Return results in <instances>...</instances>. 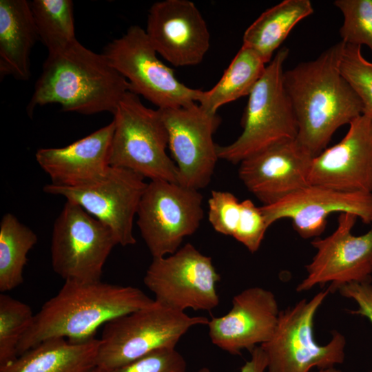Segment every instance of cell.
<instances>
[{
  "instance_id": "obj_16",
  "label": "cell",
  "mask_w": 372,
  "mask_h": 372,
  "mask_svg": "<svg viewBox=\"0 0 372 372\" xmlns=\"http://www.w3.org/2000/svg\"><path fill=\"white\" fill-rule=\"evenodd\" d=\"M313 158L296 138L284 140L242 161L238 176L249 192L269 205L309 185Z\"/></svg>"
},
{
  "instance_id": "obj_14",
  "label": "cell",
  "mask_w": 372,
  "mask_h": 372,
  "mask_svg": "<svg viewBox=\"0 0 372 372\" xmlns=\"http://www.w3.org/2000/svg\"><path fill=\"white\" fill-rule=\"evenodd\" d=\"M357 218L355 214L340 213L336 229L329 236L311 242L317 251L306 266L307 276L298 285L297 291L327 282H331L329 291L351 282H371L372 229L360 236L353 235Z\"/></svg>"
},
{
  "instance_id": "obj_5",
  "label": "cell",
  "mask_w": 372,
  "mask_h": 372,
  "mask_svg": "<svg viewBox=\"0 0 372 372\" xmlns=\"http://www.w3.org/2000/svg\"><path fill=\"white\" fill-rule=\"evenodd\" d=\"M204 316L151 306L117 317L104 324L96 368L115 369L162 349H174L193 327L208 324Z\"/></svg>"
},
{
  "instance_id": "obj_4",
  "label": "cell",
  "mask_w": 372,
  "mask_h": 372,
  "mask_svg": "<svg viewBox=\"0 0 372 372\" xmlns=\"http://www.w3.org/2000/svg\"><path fill=\"white\" fill-rule=\"evenodd\" d=\"M289 49L278 50L249 94L238 138L227 145H217L219 159L232 164L280 141L296 138L298 123L283 81V65Z\"/></svg>"
},
{
  "instance_id": "obj_36",
  "label": "cell",
  "mask_w": 372,
  "mask_h": 372,
  "mask_svg": "<svg viewBox=\"0 0 372 372\" xmlns=\"http://www.w3.org/2000/svg\"><path fill=\"white\" fill-rule=\"evenodd\" d=\"M195 372H210V370L207 367H202Z\"/></svg>"
},
{
  "instance_id": "obj_20",
  "label": "cell",
  "mask_w": 372,
  "mask_h": 372,
  "mask_svg": "<svg viewBox=\"0 0 372 372\" xmlns=\"http://www.w3.org/2000/svg\"><path fill=\"white\" fill-rule=\"evenodd\" d=\"M114 130L112 121L67 146L38 149L36 160L53 185L76 187L90 183L103 177L110 167Z\"/></svg>"
},
{
  "instance_id": "obj_3",
  "label": "cell",
  "mask_w": 372,
  "mask_h": 372,
  "mask_svg": "<svg viewBox=\"0 0 372 372\" xmlns=\"http://www.w3.org/2000/svg\"><path fill=\"white\" fill-rule=\"evenodd\" d=\"M129 91L128 81L103 53L93 52L76 39L59 51L48 53L27 113L31 117L37 107L57 103L65 112L114 114Z\"/></svg>"
},
{
  "instance_id": "obj_23",
  "label": "cell",
  "mask_w": 372,
  "mask_h": 372,
  "mask_svg": "<svg viewBox=\"0 0 372 372\" xmlns=\"http://www.w3.org/2000/svg\"><path fill=\"white\" fill-rule=\"evenodd\" d=\"M313 12L309 0H284L266 10L247 28L242 45L269 63L294 26Z\"/></svg>"
},
{
  "instance_id": "obj_34",
  "label": "cell",
  "mask_w": 372,
  "mask_h": 372,
  "mask_svg": "<svg viewBox=\"0 0 372 372\" xmlns=\"http://www.w3.org/2000/svg\"><path fill=\"white\" fill-rule=\"evenodd\" d=\"M267 356L260 346L251 351V358L240 368V372H267Z\"/></svg>"
},
{
  "instance_id": "obj_22",
  "label": "cell",
  "mask_w": 372,
  "mask_h": 372,
  "mask_svg": "<svg viewBox=\"0 0 372 372\" xmlns=\"http://www.w3.org/2000/svg\"><path fill=\"white\" fill-rule=\"evenodd\" d=\"M99 344L95 338L81 342L48 339L0 366V372H91Z\"/></svg>"
},
{
  "instance_id": "obj_8",
  "label": "cell",
  "mask_w": 372,
  "mask_h": 372,
  "mask_svg": "<svg viewBox=\"0 0 372 372\" xmlns=\"http://www.w3.org/2000/svg\"><path fill=\"white\" fill-rule=\"evenodd\" d=\"M103 54L130 83L131 92L141 95L158 109L197 103L202 90L182 83L173 70L158 58L145 30L131 25L121 37L110 42Z\"/></svg>"
},
{
  "instance_id": "obj_25",
  "label": "cell",
  "mask_w": 372,
  "mask_h": 372,
  "mask_svg": "<svg viewBox=\"0 0 372 372\" xmlns=\"http://www.w3.org/2000/svg\"><path fill=\"white\" fill-rule=\"evenodd\" d=\"M37 236L10 213L0 222V291L5 293L22 284L28 254L37 244Z\"/></svg>"
},
{
  "instance_id": "obj_13",
  "label": "cell",
  "mask_w": 372,
  "mask_h": 372,
  "mask_svg": "<svg viewBox=\"0 0 372 372\" xmlns=\"http://www.w3.org/2000/svg\"><path fill=\"white\" fill-rule=\"evenodd\" d=\"M158 110L167 132L168 148L177 167L178 183L197 190L206 187L219 159L213 135L220 118L198 103Z\"/></svg>"
},
{
  "instance_id": "obj_15",
  "label": "cell",
  "mask_w": 372,
  "mask_h": 372,
  "mask_svg": "<svg viewBox=\"0 0 372 372\" xmlns=\"http://www.w3.org/2000/svg\"><path fill=\"white\" fill-rule=\"evenodd\" d=\"M145 30L157 54L176 67L200 63L210 46L207 23L189 0L154 3Z\"/></svg>"
},
{
  "instance_id": "obj_29",
  "label": "cell",
  "mask_w": 372,
  "mask_h": 372,
  "mask_svg": "<svg viewBox=\"0 0 372 372\" xmlns=\"http://www.w3.org/2000/svg\"><path fill=\"white\" fill-rule=\"evenodd\" d=\"M333 3L344 17L340 29L342 41L365 45L372 51V0H336Z\"/></svg>"
},
{
  "instance_id": "obj_35",
  "label": "cell",
  "mask_w": 372,
  "mask_h": 372,
  "mask_svg": "<svg viewBox=\"0 0 372 372\" xmlns=\"http://www.w3.org/2000/svg\"><path fill=\"white\" fill-rule=\"evenodd\" d=\"M310 372H341L339 369L334 367H330L327 369H317L316 371H311Z\"/></svg>"
},
{
  "instance_id": "obj_30",
  "label": "cell",
  "mask_w": 372,
  "mask_h": 372,
  "mask_svg": "<svg viewBox=\"0 0 372 372\" xmlns=\"http://www.w3.org/2000/svg\"><path fill=\"white\" fill-rule=\"evenodd\" d=\"M208 220L214 229L234 236L240 216V202L229 192L214 190L208 200Z\"/></svg>"
},
{
  "instance_id": "obj_21",
  "label": "cell",
  "mask_w": 372,
  "mask_h": 372,
  "mask_svg": "<svg viewBox=\"0 0 372 372\" xmlns=\"http://www.w3.org/2000/svg\"><path fill=\"white\" fill-rule=\"evenodd\" d=\"M39 40L30 3L0 1V75L28 81L31 76L30 53Z\"/></svg>"
},
{
  "instance_id": "obj_24",
  "label": "cell",
  "mask_w": 372,
  "mask_h": 372,
  "mask_svg": "<svg viewBox=\"0 0 372 372\" xmlns=\"http://www.w3.org/2000/svg\"><path fill=\"white\" fill-rule=\"evenodd\" d=\"M266 64L256 52L242 45L220 79L209 90H202L197 103L207 112L216 114L222 105L249 96Z\"/></svg>"
},
{
  "instance_id": "obj_7",
  "label": "cell",
  "mask_w": 372,
  "mask_h": 372,
  "mask_svg": "<svg viewBox=\"0 0 372 372\" xmlns=\"http://www.w3.org/2000/svg\"><path fill=\"white\" fill-rule=\"evenodd\" d=\"M318 292L311 299L301 300L280 311L271 338L262 344L267 360V372H310L334 367L344 362L346 340L334 331L326 344L316 342L313 335L316 313L329 293Z\"/></svg>"
},
{
  "instance_id": "obj_31",
  "label": "cell",
  "mask_w": 372,
  "mask_h": 372,
  "mask_svg": "<svg viewBox=\"0 0 372 372\" xmlns=\"http://www.w3.org/2000/svg\"><path fill=\"white\" fill-rule=\"evenodd\" d=\"M184 357L174 349H162L123 366L108 370L94 368L91 372H186Z\"/></svg>"
},
{
  "instance_id": "obj_37",
  "label": "cell",
  "mask_w": 372,
  "mask_h": 372,
  "mask_svg": "<svg viewBox=\"0 0 372 372\" xmlns=\"http://www.w3.org/2000/svg\"></svg>"
},
{
  "instance_id": "obj_27",
  "label": "cell",
  "mask_w": 372,
  "mask_h": 372,
  "mask_svg": "<svg viewBox=\"0 0 372 372\" xmlns=\"http://www.w3.org/2000/svg\"><path fill=\"white\" fill-rule=\"evenodd\" d=\"M34 314L27 304L4 293L0 294V366L17 357V348Z\"/></svg>"
},
{
  "instance_id": "obj_33",
  "label": "cell",
  "mask_w": 372,
  "mask_h": 372,
  "mask_svg": "<svg viewBox=\"0 0 372 372\" xmlns=\"http://www.w3.org/2000/svg\"><path fill=\"white\" fill-rule=\"evenodd\" d=\"M338 290L342 296L353 299L357 303L358 309L351 311V313L364 316L372 323V285L371 282H351L341 287Z\"/></svg>"
},
{
  "instance_id": "obj_26",
  "label": "cell",
  "mask_w": 372,
  "mask_h": 372,
  "mask_svg": "<svg viewBox=\"0 0 372 372\" xmlns=\"http://www.w3.org/2000/svg\"><path fill=\"white\" fill-rule=\"evenodd\" d=\"M30 7L39 40L48 53L59 51L76 40L71 0H33Z\"/></svg>"
},
{
  "instance_id": "obj_2",
  "label": "cell",
  "mask_w": 372,
  "mask_h": 372,
  "mask_svg": "<svg viewBox=\"0 0 372 372\" xmlns=\"http://www.w3.org/2000/svg\"><path fill=\"white\" fill-rule=\"evenodd\" d=\"M154 300L132 286L65 281L59 292L34 314L17 348V356L43 341L63 338L72 342L94 338L109 321L151 306Z\"/></svg>"
},
{
  "instance_id": "obj_18",
  "label": "cell",
  "mask_w": 372,
  "mask_h": 372,
  "mask_svg": "<svg viewBox=\"0 0 372 372\" xmlns=\"http://www.w3.org/2000/svg\"><path fill=\"white\" fill-rule=\"evenodd\" d=\"M309 185L345 192H372V118L362 114L344 138L311 162Z\"/></svg>"
},
{
  "instance_id": "obj_10",
  "label": "cell",
  "mask_w": 372,
  "mask_h": 372,
  "mask_svg": "<svg viewBox=\"0 0 372 372\" xmlns=\"http://www.w3.org/2000/svg\"><path fill=\"white\" fill-rule=\"evenodd\" d=\"M116 245L108 227L79 205L66 200L52 229L53 270L65 281L101 280L103 266Z\"/></svg>"
},
{
  "instance_id": "obj_11",
  "label": "cell",
  "mask_w": 372,
  "mask_h": 372,
  "mask_svg": "<svg viewBox=\"0 0 372 372\" xmlns=\"http://www.w3.org/2000/svg\"><path fill=\"white\" fill-rule=\"evenodd\" d=\"M220 279L211 258L187 243L172 254L153 258L143 282L154 301L163 307L181 312L209 311L220 302L216 290Z\"/></svg>"
},
{
  "instance_id": "obj_28",
  "label": "cell",
  "mask_w": 372,
  "mask_h": 372,
  "mask_svg": "<svg viewBox=\"0 0 372 372\" xmlns=\"http://www.w3.org/2000/svg\"><path fill=\"white\" fill-rule=\"evenodd\" d=\"M340 70L361 100L362 114L372 118V62L363 56L361 46L344 43Z\"/></svg>"
},
{
  "instance_id": "obj_6",
  "label": "cell",
  "mask_w": 372,
  "mask_h": 372,
  "mask_svg": "<svg viewBox=\"0 0 372 372\" xmlns=\"http://www.w3.org/2000/svg\"><path fill=\"white\" fill-rule=\"evenodd\" d=\"M110 165L151 180L178 183L177 167L167 153L168 134L158 110L147 107L129 91L114 113Z\"/></svg>"
},
{
  "instance_id": "obj_9",
  "label": "cell",
  "mask_w": 372,
  "mask_h": 372,
  "mask_svg": "<svg viewBox=\"0 0 372 372\" xmlns=\"http://www.w3.org/2000/svg\"><path fill=\"white\" fill-rule=\"evenodd\" d=\"M199 190L178 183L151 180L142 196L137 225L152 258L175 253L194 234L204 216Z\"/></svg>"
},
{
  "instance_id": "obj_19",
  "label": "cell",
  "mask_w": 372,
  "mask_h": 372,
  "mask_svg": "<svg viewBox=\"0 0 372 372\" xmlns=\"http://www.w3.org/2000/svg\"><path fill=\"white\" fill-rule=\"evenodd\" d=\"M279 313L271 291L249 287L234 297L228 313L209 320V338L214 344L232 355L246 349L251 351L271 338Z\"/></svg>"
},
{
  "instance_id": "obj_32",
  "label": "cell",
  "mask_w": 372,
  "mask_h": 372,
  "mask_svg": "<svg viewBox=\"0 0 372 372\" xmlns=\"http://www.w3.org/2000/svg\"><path fill=\"white\" fill-rule=\"evenodd\" d=\"M240 216L233 236L250 252L258 250L269 227L260 207H256L249 199L240 202Z\"/></svg>"
},
{
  "instance_id": "obj_17",
  "label": "cell",
  "mask_w": 372,
  "mask_h": 372,
  "mask_svg": "<svg viewBox=\"0 0 372 372\" xmlns=\"http://www.w3.org/2000/svg\"><path fill=\"white\" fill-rule=\"evenodd\" d=\"M260 209L268 227L280 219L289 218L301 237L310 238L324 231L328 216L335 212L351 213L364 223H372V193L345 192L309 185Z\"/></svg>"
},
{
  "instance_id": "obj_12",
  "label": "cell",
  "mask_w": 372,
  "mask_h": 372,
  "mask_svg": "<svg viewBox=\"0 0 372 372\" xmlns=\"http://www.w3.org/2000/svg\"><path fill=\"white\" fill-rule=\"evenodd\" d=\"M147 184L138 173L110 166L103 177L90 183L76 187L50 183L43 192L81 207L110 229L118 245L125 247L136 242L134 218Z\"/></svg>"
},
{
  "instance_id": "obj_1",
  "label": "cell",
  "mask_w": 372,
  "mask_h": 372,
  "mask_svg": "<svg viewBox=\"0 0 372 372\" xmlns=\"http://www.w3.org/2000/svg\"><path fill=\"white\" fill-rule=\"evenodd\" d=\"M343 45L341 41L283 74L298 123L296 140L313 157L339 127L362 114L361 100L340 70Z\"/></svg>"
}]
</instances>
